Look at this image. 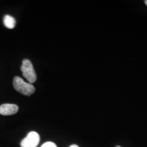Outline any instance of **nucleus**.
Here are the masks:
<instances>
[{
	"label": "nucleus",
	"mask_w": 147,
	"mask_h": 147,
	"mask_svg": "<svg viewBox=\"0 0 147 147\" xmlns=\"http://www.w3.org/2000/svg\"><path fill=\"white\" fill-rule=\"evenodd\" d=\"M13 86L16 91L27 96L32 95L35 92L34 86L29 82H25L19 76L14 78Z\"/></svg>",
	"instance_id": "obj_1"
},
{
	"label": "nucleus",
	"mask_w": 147,
	"mask_h": 147,
	"mask_svg": "<svg viewBox=\"0 0 147 147\" xmlns=\"http://www.w3.org/2000/svg\"><path fill=\"white\" fill-rule=\"evenodd\" d=\"M21 70L23 72L24 78H26L29 83L32 84L36 81L37 76L36 71L34 70V66H33L32 62L29 59H25L23 61Z\"/></svg>",
	"instance_id": "obj_2"
},
{
	"label": "nucleus",
	"mask_w": 147,
	"mask_h": 147,
	"mask_svg": "<svg viewBox=\"0 0 147 147\" xmlns=\"http://www.w3.org/2000/svg\"><path fill=\"white\" fill-rule=\"evenodd\" d=\"M40 142V136L36 131H31L21 142V147H37Z\"/></svg>",
	"instance_id": "obj_3"
},
{
	"label": "nucleus",
	"mask_w": 147,
	"mask_h": 147,
	"mask_svg": "<svg viewBox=\"0 0 147 147\" xmlns=\"http://www.w3.org/2000/svg\"><path fill=\"white\" fill-rule=\"evenodd\" d=\"M18 107L16 104H4L0 106V115L8 116L17 113Z\"/></svg>",
	"instance_id": "obj_4"
},
{
	"label": "nucleus",
	"mask_w": 147,
	"mask_h": 147,
	"mask_svg": "<svg viewBox=\"0 0 147 147\" xmlns=\"http://www.w3.org/2000/svg\"><path fill=\"white\" fill-rule=\"evenodd\" d=\"M3 25L8 29H14L16 26V21L12 16L5 15L3 17Z\"/></svg>",
	"instance_id": "obj_5"
},
{
	"label": "nucleus",
	"mask_w": 147,
	"mask_h": 147,
	"mask_svg": "<svg viewBox=\"0 0 147 147\" xmlns=\"http://www.w3.org/2000/svg\"><path fill=\"white\" fill-rule=\"evenodd\" d=\"M41 147H57L54 142H47L42 145Z\"/></svg>",
	"instance_id": "obj_6"
},
{
	"label": "nucleus",
	"mask_w": 147,
	"mask_h": 147,
	"mask_svg": "<svg viewBox=\"0 0 147 147\" xmlns=\"http://www.w3.org/2000/svg\"><path fill=\"white\" fill-rule=\"evenodd\" d=\"M69 147H79V146H77V145H76V144H73V145H71Z\"/></svg>",
	"instance_id": "obj_7"
},
{
	"label": "nucleus",
	"mask_w": 147,
	"mask_h": 147,
	"mask_svg": "<svg viewBox=\"0 0 147 147\" xmlns=\"http://www.w3.org/2000/svg\"><path fill=\"white\" fill-rule=\"evenodd\" d=\"M144 3H145V4H146V5H147V0H146V1H144Z\"/></svg>",
	"instance_id": "obj_8"
},
{
	"label": "nucleus",
	"mask_w": 147,
	"mask_h": 147,
	"mask_svg": "<svg viewBox=\"0 0 147 147\" xmlns=\"http://www.w3.org/2000/svg\"><path fill=\"white\" fill-rule=\"evenodd\" d=\"M116 147H121V146H116Z\"/></svg>",
	"instance_id": "obj_9"
}]
</instances>
